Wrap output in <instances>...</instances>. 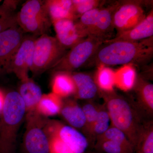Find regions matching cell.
I'll return each instance as SVG.
<instances>
[{
	"instance_id": "14",
	"label": "cell",
	"mask_w": 153,
	"mask_h": 153,
	"mask_svg": "<svg viewBox=\"0 0 153 153\" xmlns=\"http://www.w3.org/2000/svg\"><path fill=\"white\" fill-rule=\"evenodd\" d=\"M153 11L146 16V18L140 24L132 29L126 32L117 33L115 38L105 41H126L137 42L153 37Z\"/></svg>"
},
{
	"instance_id": "22",
	"label": "cell",
	"mask_w": 153,
	"mask_h": 153,
	"mask_svg": "<svg viewBox=\"0 0 153 153\" xmlns=\"http://www.w3.org/2000/svg\"><path fill=\"white\" fill-rule=\"evenodd\" d=\"M19 5L16 0L4 1L0 6V33L8 29L18 26L17 15L15 11Z\"/></svg>"
},
{
	"instance_id": "11",
	"label": "cell",
	"mask_w": 153,
	"mask_h": 153,
	"mask_svg": "<svg viewBox=\"0 0 153 153\" xmlns=\"http://www.w3.org/2000/svg\"><path fill=\"white\" fill-rule=\"evenodd\" d=\"M24 33L17 26L0 33V72H7L11 60L22 44Z\"/></svg>"
},
{
	"instance_id": "27",
	"label": "cell",
	"mask_w": 153,
	"mask_h": 153,
	"mask_svg": "<svg viewBox=\"0 0 153 153\" xmlns=\"http://www.w3.org/2000/svg\"><path fill=\"white\" fill-rule=\"evenodd\" d=\"M134 153H153V122L148 121L145 124Z\"/></svg>"
},
{
	"instance_id": "5",
	"label": "cell",
	"mask_w": 153,
	"mask_h": 153,
	"mask_svg": "<svg viewBox=\"0 0 153 153\" xmlns=\"http://www.w3.org/2000/svg\"><path fill=\"white\" fill-rule=\"evenodd\" d=\"M67 52L56 37L47 34L39 36L35 41L31 71L38 74L53 68Z\"/></svg>"
},
{
	"instance_id": "13",
	"label": "cell",
	"mask_w": 153,
	"mask_h": 153,
	"mask_svg": "<svg viewBox=\"0 0 153 153\" xmlns=\"http://www.w3.org/2000/svg\"><path fill=\"white\" fill-rule=\"evenodd\" d=\"M52 24L56 33V38L66 49H71L85 38L73 20L62 19L53 22Z\"/></svg>"
},
{
	"instance_id": "23",
	"label": "cell",
	"mask_w": 153,
	"mask_h": 153,
	"mask_svg": "<svg viewBox=\"0 0 153 153\" xmlns=\"http://www.w3.org/2000/svg\"><path fill=\"white\" fill-rule=\"evenodd\" d=\"M136 77L135 70L131 65H124L115 71V86L124 91L131 90Z\"/></svg>"
},
{
	"instance_id": "6",
	"label": "cell",
	"mask_w": 153,
	"mask_h": 153,
	"mask_svg": "<svg viewBox=\"0 0 153 153\" xmlns=\"http://www.w3.org/2000/svg\"><path fill=\"white\" fill-rule=\"evenodd\" d=\"M105 41L93 36L83 38L71 47L52 70L72 72L90 62Z\"/></svg>"
},
{
	"instance_id": "2",
	"label": "cell",
	"mask_w": 153,
	"mask_h": 153,
	"mask_svg": "<svg viewBox=\"0 0 153 153\" xmlns=\"http://www.w3.org/2000/svg\"><path fill=\"white\" fill-rule=\"evenodd\" d=\"M110 119L111 125L125 134L135 149L145 124L148 121L134 105L131 99L114 90H99Z\"/></svg>"
},
{
	"instance_id": "4",
	"label": "cell",
	"mask_w": 153,
	"mask_h": 153,
	"mask_svg": "<svg viewBox=\"0 0 153 153\" xmlns=\"http://www.w3.org/2000/svg\"><path fill=\"white\" fill-rule=\"evenodd\" d=\"M18 25L24 32L33 36L47 34L52 25L45 1L29 0L17 14Z\"/></svg>"
},
{
	"instance_id": "7",
	"label": "cell",
	"mask_w": 153,
	"mask_h": 153,
	"mask_svg": "<svg viewBox=\"0 0 153 153\" xmlns=\"http://www.w3.org/2000/svg\"><path fill=\"white\" fill-rule=\"evenodd\" d=\"M24 146L28 153H49V139L45 128L47 118L37 111L27 113Z\"/></svg>"
},
{
	"instance_id": "17",
	"label": "cell",
	"mask_w": 153,
	"mask_h": 153,
	"mask_svg": "<svg viewBox=\"0 0 153 153\" xmlns=\"http://www.w3.org/2000/svg\"><path fill=\"white\" fill-rule=\"evenodd\" d=\"M120 1L114 2L104 8H100L96 24L90 36L105 41L114 29L113 16Z\"/></svg>"
},
{
	"instance_id": "25",
	"label": "cell",
	"mask_w": 153,
	"mask_h": 153,
	"mask_svg": "<svg viewBox=\"0 0 153 153\" xmlns=\"http://www.w3.org/2000/svg\"><path fill=\"white\" fill-rule=\"evenodd\" d=\"M111 125V121L109 114L105 105H100L97 117L91 132L89 141L95 140L106 131Z\"/></svg>"
},
{
	"instance_id": "16",
	"label": "cell",
	"mask_w": 153,
	"mask_h": 153,
	"mask_svg": "<svg viewBox=\"0 0 153 153\" xmlns=\"http://www.w3.org/2000/svg\"><path fill=\"white\" fill-rule=\"evenodd\" d=\"M71 76L75 86L73 95L75 99L92 100L99 94L98 88L90 75L79 72L71 73Z\"/></svg>"
},
{
	"instance_id": "20",
	"label": "cell",
	"mask_w": 153,
	"mask_h": 153,
	"mask_svg": "<svg viewBox=\"0 0 153 153\" xmlns=\"http://www.w3.org/2000/svg\"><path fill=\"white\" fill-rule=\"evenodd\" d=\"M72 72L56 71L52 82V92L62 99L74 95L75 86Z\"/></svg>"
},
{
	"instance_id": "15",
	"label": "cell",
	"mask_w": 153,
	"mask_h": 153,
	"mask_svg": "<svg viewBox=\"0 0 153 153\" xmlns=\"http://www.w3.org/2000/svg\"><path fill=\"white\" fill-rule=\"evenodd\" d=\"M59 114L61 115L68 125L84 133L86 125L85 115L81 105L75 99L68 97L63 99Z\"/></svg>"
},
{
	"instance_id": "3",
	"label": "cell",
	"mask_w": 153,
	"mask_h": 153,
	"mask_svg": "<svg viewBox=\"0 0 153 153\" xmlns=\"http://www.w3.org/2000/svg\"><path fill=\"white\" fill-rule=\"evenodd\" d=\"M26 114L25 103L19 92L7 94L0 120V153H15L17 137Z\"/></svg>"
},
{
	"instance_id": "32",
	"label": "cell",
	"mask_w": 153,
	"mask_h": 153,
	"mask_svg": "<svg viewBox=\"0 0 153 153\" xmlns=\"http://www.w3.org/2000/svg\"><path fill=\"white\" fill-rule=\"evenodd\" d=\"M49 139V153H74L70 148L57 137L51 136Z\"/></svg>"
},
{
	"instance_id": "29",
	"label": "cell",
	"mask_w": 153,
	"mask_h": 153,
	"mask_svg": "<svg viewBox=\"0 0 153 153\" xmlns=\"http://www.w3.org/2000/svg\"><path fill=\"white\" fill-rule=\"evenodd\" d=\"M108 140L119 143L126 147L133 149L134 147L129 141L125 134L120 130L111 125L104 133L97 138L96 141Z\"/></svg>"
},
{
	"instance_id": "26",
	"label": "cell",
	"mask_w": 153,
	"mask_h": 153,
	"mask_svg": "<svg viewBox=\"0 0 153 153\" xmlns=\"http://www.w3.org/2000/svg\"><path fill=\"white\" fill-rule=\"evenodd\" d=\"M100 8L88 11L81 16L78 22H76L78 29L85 38L90 36L95 27Z\"/></svg>"
},
{
	"instance_id": "1",
	"label": "cell",
	"mask_w": 153,
	"mask_h": 153,
	"mask_svg": "<svg viewBox=\"0 0 153 153\" xmlns=\"http://www.w3.org/2000/svg\"><path fill=\"white\" fill-rule=\"evenodd\" d=\"M153 56V37L137 42L104 41L91 60V63L98 67L141 65L148 63Z\"/></svg>"
},
{
	"instance_id": "18",
	"label": "cell",
	"mask_w": 153,
	"mask_h": 153,
	"mask_svg": "<svg viewBox=\"0 0 153 153\" xmlns=\"http://www.w3.org/2000/svg\"><path fill=\"white\" fill-rule=\"evenodd\" d=\"M18 92L25 103L26 113L36 110L43 94L40 87L33 79L29 78L22 81Z\"/></svg>"
},
{
	"instance_id": "8",
	"label": "cell",
	"mask_w": 153,
	"mask_h": 153,
	"mask_svg": "<svg viewBox=\"0 0 153 153\" xmlns=\"http://www.w3.org/2000/svg\"><path fill=\"white\" fill-rule=\"evenodd\" d=\"M45 128L48 136L57 137L74 153H84L88 147L89 141L85 135L60 121L47 118Z\"/></svg>"
},
{
	"instance_id": "19",
	"label": "cell",
	"mask_w": 153,
	"mask_h": 153,
	"mask_svg": "<svg viewBox=\"0 0 153 153\" xmlns=\"http://www.w3.org/2000/svg\"><path fill=\"white\" fill-rule=\"evenodd\" d=\"M45 4L52 23L62 19L76 21L72 0H47Z\"/></svg>"
},
{
	"instance_id": "28",
	"label": "cell",
	"mask_w": 153,
	"mask_h": 153,
	"mask_svg": "<svg viewBox=\"0 0 153 153\" xmlns=\"http://www.w3.org/2000/svg\"><path fill=\"white\" fill-rule=\"evenodd\" d=\"M86 101L81 106L85 115L86 121L85 129L83 134L89 141L91 132L94 124L96 120L100 105L97 104L91 100Z\"/></svg>"
},
{
	"instance_id": "21",
	"label": "cell",
	"mask_w": 153,
	"mask_h": 153,
	"mask_svg": "<svg viewBox=\"0 0 153 153\" xmlns=\"http://www.w3.org/2000/svg\"><path fill=\"white\" fill-rule=\"evenodd\" d=\"M63 100L52 92L43 94L36 110L44 117L59 114L63 104Z\"/></svg>"
},
{
	"instance_id": "31",
	"label": "cell",
	"mask_w": 153,
	"mask_h": 153,
	"mask_svg": "<svg viewBox=\"0 0 153 153\" xmlns=\"http://www.w3.org/2000/svg\"><path fill=\"white\" fill-rule=\"evenodd\" d=\"M73 13L76 20L92 9L100 7L103 1L99 0H72Z\"/></svg>"
},
{
	"instance_id": "9",
	"label": "cell",
	"mask_w": 153,
	"mask_h": 153,
	"mask_svg": "<svg viewBox=\"0 0 153 153\" xmlns=\"http://www.w3.org/2000/svg\"><path fill=\"white\" fill-rule=\"evenodd\" d=\"M141 1H121L114 11L113 25L118 33L132 29L146 18Z\"/></svg>"
},
{
	"instance_id": "12",
	"label": "cell",
	"mask_w": 153,
	"mask_h": 153,
	"mask_svg": "<svg viewBox=\"0 0 153 153\" xmlns=\"http://www.w3.org/2000/svg\"><path fill=\"white\" fill-rule=\"evenodd\" d=\"M131 90L134 99L131 100L134 105L148 120H152L153 115V85L141 76H137Z\"/></svg>"
},
{
	"instance_id": "30",
	"label": "cell",
	"mask_w": 153,
	"mask_h": 153,
	"mask_svg": "<svg viewBox=\"0 0 153 153\" xmlns=\"http://www.w3.org/2000/svg\"><path fill=\"white\" fill-rule=\"evenodd\" d=\"M94 147L97 150L105 153H134L133 149L108 140L96 141Z\"/></svg>"
},
{
	"instance_id": "33",
	"label": "cell",
	"mask_w": 153,
	"mask_h": 153,
	"mask_svg": "<svg viewBox=\"0 0 153 153\" xmlns=\"http://www.w3.org/2000/svg\"><path fill=\"white\" fill-rule=\"evenodd\" d=\"M5 98V96L4 95L3 92L0 90V114H1L2 111L4 103Z\"/></svg>"
},
{
	"instance_id": "24",
	"label": "cell",
	"mask_w": 153,
	"mask_h": 153,
	"mask_svg": "<svg viewBox=\"0 0 153 153\" xmlns=\"http://www.w3.org/2000/svg\"><path fill=\"white\" fill-rule=\"evenodd\" d=\"M115 71L106 66L98 67L96 73L94 81L99 90L104 91L114 90Z\"/></svg>"
},
{
	"instance_id": "34",
	"label": "cell",
	"mask_w": 153,
	"mask_h": 153,
	"mask_svg": "<svg viewBox=\"0 0 153 153\" xmlns=\"http://www.w3.org/2000/svg\"><path fill=\"white\" fill-rule=\"evenodd\" d=\"M1 0H0V3L1 2Z\"/></svg>"
},
{
	"instance_id": "10",
	"label": "cell",
	"mask_w": 153,
	"mask_h": 153,
	"mask_svg": "<svg viewBox=\"0 0 153 153\" xmlns=\"http://www.w3.org/2000/svg\"><path fill=\"white\" fill-rule=\"evenodd\" d=\"M35 36H24L16 53L11 60L7 73H13L21 81L29 79V73L33 64Z\"/></svg>"
}]
</instances>
